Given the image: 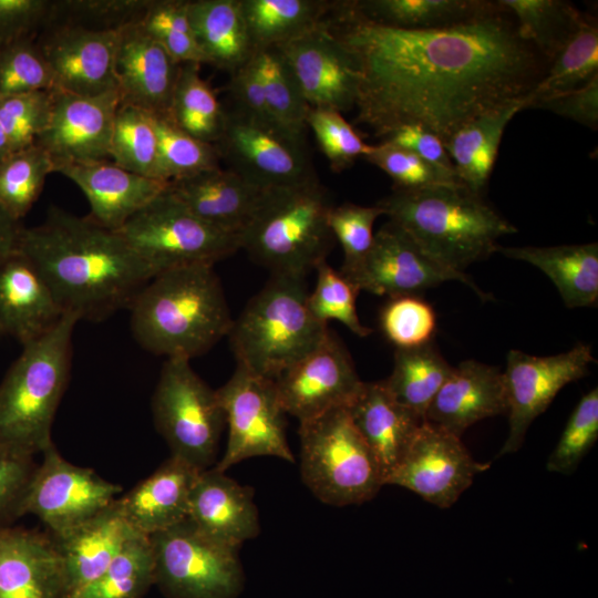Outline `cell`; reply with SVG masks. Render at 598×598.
I'll list each match as a JSON object with an SVG mask.
<instances>
[{
	"instance_id": "cell-39",
	"label": "cell",
	"mask_w": 598,
	"mask_h": 598,
	"mask_svg": "<svg viewBox=\"0 0 598 598\" xmlns=\"http://www.w3.org/2000/svg\"><path fill=\"white\" fill-rule=\"evenodd\" d=\"M523 39L550 62L577 32L585 12L564 0H498Z\"/></svg>"
},
{
	"instance_id": "cell-42",
	"label": "cell",
	"mask_w": 598,
	"mask_h": 598,
	"mask_svg": "<svg viewBox=\"0 0 598 598\" xmlns=\"http://www.w3.org/2000/svg\"><path fill=\"white\" fill-rule=\"evenodd\" d=\"M252 60L275 125L291 135L303 138L309 106L285 60L276 48L256 51Z\"/></svg>"
},
{
	"instance_id": "cell-12",
	"label": "cell",
	"mask_w": 598,
	"mask_h": 598,
	"mask_svg": "<svg viewBox=\"0 0 598 598\" xmlns=\"http://www.w3.org/2000/svg\"><path fill=\"white\" fill-rule=\"evenodd\" d=\"M216 392L229 432L225 453L215 468L226 472L254 456L295 461L286 436L287 414L274 380L237 365Z\"/></svg>"
},
{
	"instance_id": "cell-29",
	"label": "cell",
	"mask_w": 598,
	"mask_h": 598,
	"mask_svg": "<svg viewBox=\"0 0 598 598\" xmlns=\"http://www.w3.org/2000/svg\"><path fill=\"white\" fill-rule=\"evenodd\" d=\"M168 190L205 223L240 236L266 189L220 167L169 183Z\"/></svg>"
},
{
	"instance_id": "cell-50",
	"label": "cell",
	"mask_w": 598,
	"mask_h": 598,
	"mask_svg": "<svg viewBox=\"0 0 598 598\" xmlns=\"http://www.w3.org/2000/svg\"><path fill=\"white\" fill-rule=\"evenodd\" d=\"M364 158L393 181L394 190L463 186L454 172L432 165L411 151L384 141L372 145Z\"/></svg>"
},
{
	"instance_id": "cell-37",
	"label": "cell",
	"mask_w": 598,
	"mask_h": 598,
	"mask_svg": "<svg viewBox=\"0 0 598 598\" xmlns=\"http://www.w3.org/2000/svg\"><path fill=\"white\" fill-rule=\"evenodd\" d=\"M452 367L432 342L396 348L390 377L383 381L392 398L425 421V413Z\"/></svg>"
},
{
	"instance_id": "cell-3",
	"label": "cell",
	"mask_w": 598,
	"mask_h": 598,
	"mask_svg": "<svg viewBox=\"0 0 598 598\" xmlns=\"http://www.w3.org/2000/svg\"><path fill=\"white\" fill-rule=\"evenodd\" d=\"M131 330L148 352L190 360L228 336L234 319L214 265L157 274L130 307Z\"/></svg>"
},
{
	"instance_id": "cell-15",
	"label": "cell",
	"mask_w": 598,
	"mask_h": 598,
	"mask_svg": "<svg viewBox=\"0 0 598 598\" xmlns=\"http://www.w3.org/2000/svg\"><path fill=\"white\" fill-rule=\"evenodd\" d=\"M506 362L503 378L509 432L499 456L516 452L532 422L565 385L585 377L596 360L590 346L578 343L567 352L549 357L511 350Z\"/></svg>"
},
{
	"instance_id": "cell-40",
	"label": "cell",
	"mask_w": 598,
	"mask_h": 598,
	"mask_svg": "<svg viewBox=\"0 0 598 598\" xmlns=\"http://www.w3.org/2000/svg\"><path fill=\"white\" fill-rule=\"evenodd\" d=\"M199 69L198 63L181 64L168 116L193 137L215 144L221 134L225 111Z\"/></svg>"
},
{
	"instance_id": "cell-18",
	"label": "cell",
	"mask_w": 598,
	"mask_h": 598,
	"mask_svg": "<svg viewBox=\"0 0 598 598\" xmlns=\"http://www.w3.org/2000/svg\"><path fill=\"white\" fill-rule=\"evenodd\" d=\"M344 277L359 291L390 298L414 296L444 281L457 280L470 286L482 299H488L467 275L434 260L390 220L374 234L372 247L360 266Z\"/></svg>"
},
{
	"instance_id": "cell-47",
	"label": "cell",
	"mask_w": 598,
	"mask_h": 598,
	"mask_svg": "<svg viewBox=\"0 0 598 598\" xmlns=\"http://www.w3.org/2000/svg\"><path fill=\"white\" fill-rule=\"evenodd\" d=\"M152 0L53 1L51 25H76L94 30H121L141 22Z\"/></svg>"
},
{
	"instance_id": "cell-51",
	"label": "cell",
	"mask_w": 598,
	"mask_h": 598,
	"mask_svg": "<svg viewBox=\"0 0 598 598\" xmlns=\"http://www.w3.org/2000/svg\"><path fill=\"white\" fill-rule=\"evenodd\" d=\"M384 215L378 206H361L344 203L332 206L328 214V225L343 251V262L339 270L343 276L354 271L370 251L377 218Z\"/></svg>"
},
{
	"instance_id": "cell-46",
	"label": "cell",
	"mask_w": 598,
	"mask_h": 598,
	"mask_svg": "<svg viewBox=\"0 0 598 598\" xmlns=\"http://www.w3.org/2000/svg\"><path fill=\"white\" fill-rule=\"evenodd\" d=\"M189 0H152L141 20L142 27L179 64L206 63L188 17Z\"/></svg>"
},
{
	"instance_id": "cell-62",
	"label": "cell",
	"mask_w": 598,
	"mask_h": 598,
	"mask_svg": "<svg viewBox=\"0 0 598 598\" xmlns=\"http://www.w3.org/2000/svg\"><path fill=\"white\" fill-rule=\"evenodd\" d=\"M11 153L9 140L0 125V159L6 157Z\"/></svg>"
},
{
	"instance_id": "cell-52",
	"label": "cell",
	"mask_w": 598,
	"mask_h": 598,
	"mask_svg": "<svg viewBox=\"0 0 598 598\" xmlns=\"http://www.w3.org/2000/svg\"><path fill=\"white\" fill-rule=\"evenodd\" d=\"M598 439V389L586 393L571 413L548 457L547 470L571 474Z\"/></svg>"
},
{
	"instance_id": "cell-9",
	"label": "cell",
	"mask_w": 598,
	"mask_h": 598,
	"mask_svg": "<svg viewBox=\"0 0 598 598\" xmlns=\"http://www.w3.org/2000/svg\"><path fill=\"white\" fill-rule=\"evenodd\" d=\"M117 233L154 276L178 267L214 265L240 249L238 236L195 216L168 187Z\"/></svg>"
},
{
	"instance_id": "cell-53",
	"label": "cell",
	"mask_w": 598,
	"mask_h": 598,
	"mask_svg": "<svg viewBox=\"0 0 598 598\" xmlns=\"http://www.w3.org/2000/svg\"><path fill=\"white\" fill-rule=\"evenodd\" d=\"M306 126L312 131L321 152L336 173L347 169L372 148L339 112L309 107Z\"/></svg>"
},
{
	"instance_id": "cell-56",
	"label": "cell",
	"mask_w": 598,
	"mask_h": 598,
	"mask_svg": "<svg viewBox=\"0 0 598 598\" xmlns=\"http://www.w3.org/2000/svg\"><path fill=\"white\" fill-rule=\"evenodd\" d=\"M33 456L0 445V528L23 516L24 498L37 470Z\"/></svg>"
},
{
	"instance_id": "cell-23",
	"label": "cell",
	"mask_w": 598,
	"mask_h": 598,
	"mask_svg": "<svg viewBox=\"0 0 598 598\" xmlns=\"http://www.w3.org/2000/svg\"><path fill=\"white\" fill-rule=\"evenodd\" d=\"M142 535L127 522L115 499L92 518L53 537L62 563L64 598H72L96 579Z\"/></svg>"
},
{
	"instance_id": "cell-60",
	"label": "cell",
	"mask_w": 598,
	"mask_h": 598,
	"mask_svg": "<svg viewBox=\"0 0 598 598\" xmlns=\"http://www.w3.org/2000/svg\"><path fill=\"white\" fill-rule=\"evenodd\" d=\"M382 141L409 150L430 164L455 173L443 141L420 125L400 126Z\"/></svg>"
},
{
	"instance_id": "cell-36",
	"label": "cell",
	"mask_w": 598,
	"mask_h": 598,
	"mask_svg": "<svg viewBox=\"0 0 598 598\" xmlns=\"http://www.w3.org/2000/svg\"><path fill=\"white\" fill-rule=\"evenodd\" d=\"M323 0H240L255 52L279 47L305 33L330 10Z\"/></svg>"
},
{
	"instance_id": "cell-44",
	"label": "cell",
	"mask_w": 598,
	"mask_h": 598,
	"mask_svg": "<svg viewBox=\"0 0 598 598\" xmlns=\"http://www.w3.org/2000/svg\"><path fill=\"white\" fill-rule=\"evenodd\" d=\"M53 172L49 156L37 145L10 153L0 159V204L21 220Z\"/></svg>"
},
{
	"instance_id": "cell-25",
	"label": "cell",
	"mask_w": 598,
	"mask_h": 598,
	"mask_svg": "<svg viewBox=\"0 0 598 598\" xmlns=\"http://www.w3.org/2000/svg\"><path fill=\"white\" fill-rule=\"evenodd\" d=\"M501 414H507L503 372L466 360L452 368L431 402L425 421L461 437L474 423Z\"/></svg>"
},
{
	"instance_id": "cell-20",
	"label": "cell",
	"mask_w": 598,
	"mask_h": 598,
	"mask_svg": "<svg viewBox=\"0 0 598 598\" xmlns=\"http://www.w3.org/2000/svg\"><path fill=\"white\" fill-rule=\"evenodd\" d=\"M117 91L100 95H76L54 90L49 122L34 145L60 168L111 161L110 144L117 109Z\"/></svg>"
},
{
	"instance_id": "cell-2",
	"label": "cell",
	"mask_w": 598,
	"mask_h": 598,
	"mask_svg": "<svg viewBox=\"0 0 598 598\" xmlns=\"http://www.w3.org/2000/svg\"><path fill=\"white\" fill-rule=\"evenodd\" d=\"M18 251L35 268L63 315L102 321L131 307L154 277L117 233L59 207L23 227Z\"/></svg>"
},
{
	"instance_id": "cell-19",
	"label": "cell",
	"mask_w": 598,
	"mask_h": 598,
	"mask_svg": "<svg viewBox=\"0 0 598 598\" xmlns=\"http://www.w3.org/2000/svg\"><path fill=\"white\" fill-rule=\"evenodd\" d=\"M310 109L348 112L355 106L358 72L327 18L276 47Z\"/></svg>"
},
{
	"instance_id": "cell-7",
	"label": "cell",
	"mask_w": 598,
	"mask_h": 598,
	"mask_svg": "<svg viewBox=\"0 0 598 598\" xmlns=\"http://www.w3.org/2000/svg\"><path fill=\"white\" fill-rule=\"evenodd\" d=\"M331 207L317 178L266 189L239 236L240 249L271 275L306 278L326 260L334 239L328 225Z\"/></svg>"
},
{
	"instance_id": "cell-54",
	"label": "cell",
	"mask_w": 598,
	"mask_h": 598,
	"mask_svg": "<svg viewBox=\"0 0 598 598\" xmlns=\"http://www.w3.org/2000/svg\"><path fill=\"white\" fill-rule=\"evenodd\" d=\"M52 91H38L0 99V125L11 153L34 145L49 122Z\"/></svg>"
},
{
	"instance_id": "cell-58",
	"label": "cell",
	"mask_w": 598,
	"mask_h": 598,
	"mask_svg": "<svg viewBox=\"0 0 598 598\" xmlns=\"http://www.w3.org/2000/svg\"><path fill=\"white\" fill-rule=\"evenodd\" d=\"M533 109H542L573 120L591 130L598 128V74L585 85L544 100Z\"/></svg>"
},
{
	"instance_id": "cell-22",
	"label": "cell",
	"mask_w": 598,
	"mask_h": 598,
	"mask_svg": "<svg viewBox=\"0 0 598 598\" xmlns=\"http://www.w3.org/2000/svg\"><path fill=\"white\" fill-rule=\"evenodd\" d=\"M179 68L140 22L120 30L115 78L121 104L169 115Z\"/></svg>"
},
{
	"instance_id": "cell-10",
	"label": "cell",
	"mask_w": 598,
	"mask_h": 598,
	"mask_svg": "<svg viewBox=\"0 0 598 598\" xmlns=\"http://www.w3.org/2000/svg\"><path fill=\"white\" fill-rule=\"evenodd\" d=\"M156 429L167 442L171 456L198 471L216 456L226 424L216 390L193 370L186 358L165 360L152 401Z\"/></svg>"
},
{
	"instance_id": "cell-43",
	"label": "cell",
	"mask_w": 598,
	"mask_h": 598,
	"mask_svg": "<svg viewBox=\"0 0 598 598\" xmlns=\"http://www.w3.org/2000/svg\"><path fill=\"white\" fill-rule=\"evenodd\" d=\"M154 584V557L148 536L131 542L93 581L72 598H141Z\"/></svg>"
},
{
	"instance_id": "cell-48",
	"label": "cell",
	"mask_w": 598,
	"mask_h": 598,
	"mask_svg": "<svg viewBox=\"0 0 598 598\" xmlns=\"http://www.w3.org/2000/svg\"><path fill=\"white\" fill-rule=\"evenodd\" d=\"M55 90L53 73L33 37L0 48V99Z\"/></svg>"
},
{
	"instance_id": "cell-61",
	"label": "cell",
	"mask_w": 598,
	"mask_h": 598,
	"mask_svg": "<svg viewBox=\"0 0 598 598\" xmlns=\"http://www.w3.org/2000/svg\"><path fill=\"white\" fill-rule=\"evenodd\" d=\"M23 226L0 204V262L18 251Z\"/></svg>"
},
{
	"instance_id": "cell-11",
	"label": "cell",
	"mask_w": 598,
	"mask_h": 598,
	"mask_svg": "<svg viewBox=\"0 0 598 598\" xmlns=\"http://www.w3.org/2000/svg\"><path fill=\"white\" fill-rule=\"evenodd\" d=\"M154 582L168 598H235L243 587L238 548L213 539L189 519L148 536Z\"/></svg>"
},
{
	"instance_id": "cell-35",
	"label": "cell",
	"mask_w": 598,
	"mask_h": 598,
	"mask_svg": "<svg viewBox=\"0 0 598 598\" xmlns=\"http://www.w3.org/2000/svg\"><path fill=\"white\" fill-rule=\"evenodd\" d=\"M350 8L373 23L405 30L453 27L499 8L488 0H348Z\"/></svg>"
},
{
	"instance_id": "cell-38",
	"label": "cell",
	"mask_w": 598,
	"mask_h": 598,
	"mask_svg": "<svg viewBox=\"0 0 598 598\" xmlns=\"http://www.w3.org/2000/svg\"><path fill=\"white\" fill-rule=\"evenodd\" d=\"M598 74V21L585 12L584 19L565 48L549 62L536 86L526 95V109L570 92Z\"/></svg>"
},
{
	"instance_id": "cell-5",
	"label": "cell",
	"mask_w": 598,
	"mask_h": 598,
	"mask_svg": "<svg viewBox=\"0 0 598 598\" xmlns=\"http://www.w3.org/2000/svg\"><path fill=\"white\" fill-rule=\"evenodd\" d=\"M78 319L64 315L22 352L0 383V445L34 456L52 444L51 426L66 388Z\"/></svg>"
},
{
	"instance_id": "cell-31",
	"label": "cell",
	"mask_w": 598,
	"mask_h": 598,
	"mask_svg": "<svg viewBox=\"0 0 598 598\" xmlns=\"http://www.w3.org/2000/svg\"><path fill=\"white\" fill-rule=\"evenodd\" d=\"M188 463L171 456L116 504L138 533L151 536L188 517L189 497L199 474Z\"/></svg>"
},
{
	"instance_id": "cell-1",
	"label": "cell",
	"mask_w": 598,
	"mask_h": 598,
	"mask_svg": "<svg viewBox=\"0 0 598 598\" xmlns=\"http://www.w3.org/2000/svg\"><path fill=\"white\" fill-rule=\"evenodd\" d=\"M326 18L358 72L354 122L382 140L420 125L444 143L475 117L526 96L549 65L502 4L429 30L373 23L348 1H332Z\"/></svg>"
},
{
	"instance_id": "cell-21",
	"label": "cell",
	"mask_w": 598,
	"mask_h": 598,
	"mask_svg": "<svg viewBox=\"0 0 598 598\" xmlns=\"http://www.w3.org/2000/svg\"><path fill=\"white\" fill-rule=\"evenodd\" d=\"M48 28V27H47ZM120 30L51 25L38 42L55 90L76 95L117 91L115 55Z\"/></svg>"
},
{
	"instance_id": "cell-30",
	"label": "cell",
	"mask_w": 598,
	"mask_h": 598,
	"mask_svg": "<svg viewBox=\"0 0 598 598\" xmlns=\"http://www.w3.org/2000/svg\"><path fill=\"white\" fill-rule=\"evenodd\" d=\"M347 409L372 452L385 485L424 420L399 404L383 381L363 382L359 394Z\"/></svg>"
},
{
	"instance_id": "cell-34",
	"label": "cell",
	"mask_w": 598,
	"mask_h": 598,
	"mask_svg": "<svg viewBox=\"0 0 598 598\" xmlns=\"http://www.w3.org/2000/svg\"><path fill=\"white\" fill-rule=\"evenodd\" d=\"M504 256L529 262L555 283L568 308L588 307L598 299V245L498 247Z\"/></svg>"
},
{
	"instance_id": "cell-26",
	"label": "cell",
	"mask_w": 598,
	"mask_h": 598,
	"mask_svg": "<svg viewBox=\"0 0 598 598\" xmlns=\"http://www.w3.org/2000/svg\"><path fill=\"white\" fill-rule=\"evenodd\" d=\"M187 519L205 535L237 548L260 530L254 489L215 467L199 472L190 492Z\"/></svg>"
},
{
	"instance_id": "cell-17",
	"label": "cell",
	"mask_w": 598,
	"mask_h": 598,
	"mask_svg": "<svg viewBox=\"0 0 598 598\" xmlns=\"http://www.w3.org/2000/svg\"><path fill=\"white\" fill-rule=\"evenodd\" d=\"M274 381L286 414L299 423L348 408L363 385L349 352L330 329L316 349Z\"/></svg>"
},
{
	"instance_id": "cell-16",
	"label": "cell",
	"mask_w": 598,
	"mask_h": 598,
	"mask_svg": "<svg viewBox=\"0 0 598 598\" xmlns=\"http://www.w3.org/2000/svg\"><path fill=\"white\" fill-rule=\"evenodd\" d=\"M488 467V463L472 457L460 436L424 421L385 485L408 488L426 502L447 508Z\"/></svg>"
},
{
	"instance_id": "cell-32",
	"label": "cell",
	"mask_w": 598,
	"mask_h": 598,
	"mask_svg": "<svg viewBox=\"0 0 598 598\" xmlns=\"http://www.w3.org/2000/svg\"><path fill=\"white\" fill-rule=\"evenodd\" d=\"M526 96L470 121L445 142L455 174L470 192L482 195L492 174L505 127L525 110Z\"/></svg>"
},
{
	"instance_id": "cell-6",
	"label": "cell",
	"mask_w": 598,
	"mask_h": 598,
	"mask_svg": "<svg viewBox=\"0 0 598 598\" xmlns=\"http://www.w3.org/2000/svg\"><path fill=\"white\" fill-rule=\"evenodd\" d=\"M307 298L306 278L271 275L227 336L237 365L275 380L316 349L329 328L311 313Z\"/></svg>"
},
{
	"instance_id": "cell-28",
	"label": "cell",
	"mask_w": 598,
	"mask_h": 598,
	"mask_svg": "<svg viewBox=\"0 0 598 598\" xmlns=\"http://www.w3.org/2000/svg\"><path fill=\"white\" fill-rule=\"evenodd\" d=\"M49 287L19 251L0 262V337L32 342L63 317Z\"/></svg>"
},
{
	"instance_id": "cell-41",
	"label": "cell",
	"mask_w": 598,
	"mask_h": 598,
	"mask_svg": "<svg viewBox=\"0 0 598 598\" xmlns=\"http://www.w3.org/2000/svg\"><path fill=\"white\" fill-rule=\"evenodd\" d=\"M110 159L130 172L165 182L159 166L157 133L151 113L120 104L111 137Z\"/></svg>"
},
{
	"instance_id": "cell-33",
	"label": "cell",
	"mask_w": 598,
	"mask_h": 598,
	"mask_svg": "<svg viewBox=\"0 0 598 598\" xmlns=\"http://www.w3.org/2000/svg\"><path fill=\"white\" fill-rule=\"evenodd\" d=\"M188 17L207 64L233 74L255 54L240 0H190Z\"/></svg>"
},
{
	"instance_id": "cell-8",
	"label": "cell",
	"mask_w": 598,
	"mask_h": 598,
	"mask_svg": "<svg viewBox=\"0 0 598 598\" xmlns=\"http://www.w3.org/2000/svg\"><path fill=\"white\" fill-rule=\"evenodd\" d=\"M300 473L322 503L362 504L384 486L380 467L347 408L300 423Z\"/></svg>"
},
{
	"instance_id": "cell-4",
	"label": "cell",
	"mask_w": 598,
	"mask_h": 598,
	"mask_svg": "<svg viewBox=\"0 0 598 598\" xmlns=\"http://www.w3.org/2000/svg\"><path fill=\"white\" fill-rule=\"evenodd\" d=\"M377 205L430 257L463 272L497 251V240L516 227L464 186L393 190Z\"/></svg>"
},
{
	"instance_id": "cell-27",
	"label": "cell",
	"mask_w": 598,
	"mask_h": 598,
	"mask_svg": "<svg viewBox=\"0 0 598 598\" xmlns=\"http://www.w3.org/2000/svg\"><path fill=\"white\" fill-rule=\"evenodd\" d=\"M0 598H64L53 538L22 527L0 528Z\"/></svg>"
},
{
	"instance_id": "cell-13",
	"label": "cell",
	"mask_w": 598,
	"mask_h": 598,
	"mask_svg": "<svg viewBox=\"0 0 598 598\" xmlns=\"http://www.w3.org/2000/svg\"><path fill=\"white\" fill-rule=\"evenodd\" d=\"M215 145L230 169L262 189L317 178L302 137L259 123L236 107L225 111Z\"/></svg>"
},
{
	"instance_id": "cell-59",
	"label": "cell",
	"mask_w": 598,
	"mask_h": 598,
	"mask_svg": "<svg viewBox=\"0 0 598 598\" xmlns=\"http://www.w3.org/2000/svg\"><path fill=\"white\" fill-rule=\"evenodd\" d=\"M229 89L237 104V110L259 123L277 127L269 114L262 85L252 58L231 74Z\"/></svg>"
},
{
	"instance_id": "cell-45",
	"label": "cell",
	"mask_w": 598,
	"mask_h": 598,
	"mask_svg": "<svg viewBox=\"0 0 598 598\" xmlns=\"http://www.w3.org/2000/svg\"><path fill=\"white\" fill-rule=\"evenodd\" d=\"M153 120L165 182L172 183L220 167V154L215 144L187 134L168 115H153Z\"/></svg>"
},
{
	"instance_id": "cell-14",
	"label": "cell",
	"mask_w": 598,
	"mask_h": 598,
	"mask_svg": "<svg viewBox=\"0 0 598 598\" xmlns=\"http://www.w3.org/2000/svg\"><path fill=\"white\" fill-rule=\"evenodd\" d=\"M42 454L24 498L23 515L37 516L53 537L92 518L122 492L120 485L105 481L92 468L64 460L53 443Z\"/></svg>"
},
{
	"instance_id": "cell-24",
	"label": "cell",
	"mask_w": 598,
	"mask_h": 598,
	"mask_svg": "<svg viewBox=\"0 0 598 598\" xmlns=\"http://www.w3.org/2000/svg\"><path fill=\"white\" fill-rule=\"evenodd\" d=\"M56 173L72 181L85 195L89 217L114 231L169 186V183L122 168L112 161L68 165Z\"/></svg>"
},
{
	"instance_id": "cell-49",
	"label": "cell",
	"mask_w": 598,
	"mask_h": 598,
	"mask_svg": "<svg viewBox=\"0 0 598 598\" xmlns=\"http://www.w3.org/2000/svg\"><path fill=\"white\" fill-rule=\"evenodd\" d=\"M315 270L316 286L307 298L311 313L326 324L337 320L358 337L369 336L372 330L361 323L357 313L358 288L327 260L320 261Z\"/></svg>"
},
{
	"instance_id": "cell-57",
	"label": "cell",
	"mask_w": 598,
	"mask_h": 598,
	"mask_svg": "<svg viewBox=\"0 0 598 598\" xmlns=\"http://www.w3.org/2000/svg\"><path fill=\"white\" fill-rule=\"evenodd\" d=\"M53 1L0 0V48L47 25Z\"/></svg>"
},
{
	"instance_id": "cell-55",
	"label": "cell",
	"mask_w": 598,
	"mask_h": 598,
	"mask_svg": "<svg viewBox=\"0 0 598 598\" xmlns=\"http://www.w3.org/2000/svg\"><path fill=\"white\" fill-rule=\"evenodd\" d=\"M381 327L398 348L431 342L436 327L433 308L415 296L391 298L381 313Z\"/></svg>"
}]
</instances>
